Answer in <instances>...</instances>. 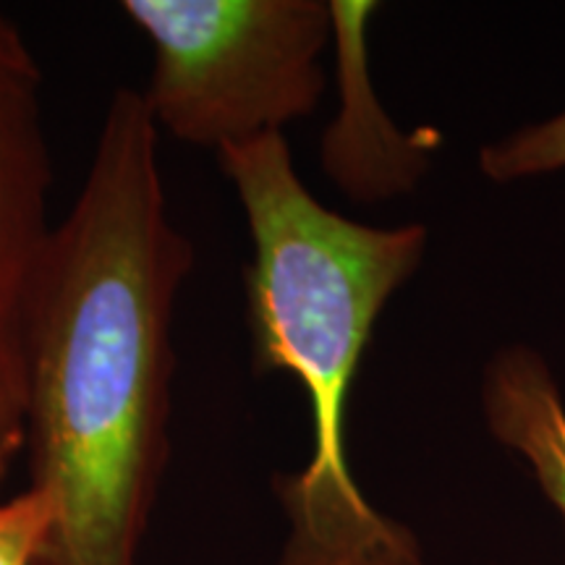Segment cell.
I'll use <instances>...</instances> for the list:
<instances>
[{
    "instance_id": "6da1fadb",
    "label": "cell",
    "mask_w": 565,
    "mask_h": 565,
    "mask_svg": "<svg viewBox=\"0 0 565 565\" xmlns=\"http://www.w3.org/2000/svg\"><path fill=\"white\" fill-rule=\"evenodd\" d=\"M192 265L160 134L141 92L116 89L26 330L24 450L53 508L42 565H137L168 461L173 315Z\"/></svg>"
},
{
    "instance_id": "7a4b0ae2",
    "label": "cell",
    "mask_w": 565,
    "mask_h": 565,
    "mask_svg": "<svg viewBox=\"0 0 565 565\" xmlns=\"http://www.w3.org/2000/svg\"><path fill=\"white\" fill-rule=\"evenodd\" d=\"M217 158L252 236V364L291 374L312 412V461L275 479L291 524L280 565H422L416 536L374 511L353 482L345 408L374 322L419 267L427 233L372 228L324 207L301 183L282 134Z\"/></svg>"
},
{
    "instance_id": "3957f363",
    "label": "cell",
    "mask_w": 565,
    "mask_h": 565,
    "mask_svg": "<svg viewBox=\"0 0 565 565\" xmlns=\"http://www.w3.org/2000/svg\"><path fill=\"white\" fill-rule=\"evenodd\" d=\"M121 13L152 45L141 100L160 137L221 152L282 134L320 103L330 3L126 0Z\"/></svg>"
},
{
    "instance_id": "277c9868",
    "label": "cell",
    "mask_w": 565,
    "mask_h": 565,
    "mask_svg": "<svg viewBox=\"0 0 565 565\" xmlns=\"http://www.w3.org/2000/svg\"><path fill=\"white\" fill-rule=\"evenodd\" d=\"M42 68L0 13V482L24 450V359L51 223V147Z\"/></svg>"
},
{
    "instance_id": "5b68a950",
    "label": "cell",
    "mask_w": 565,
    "mask_h": 565,
    "mask_svg": "<svg viewBox=\"0 0 565 565\" xmlns=\"http://www.w3.org/2000/svg\"><path fill=\"white\" fill-rule=\"evenodd\" d=\"M377 6L364 0L330 3L341 113L322 139V166L330 181L359 202H383L414 186L429 162L419 134L395 131L366 76L364 26Z\"/></svg>"
},
{
    "instance_id": "8992f818",
    "label": "cell",
    "mask_w": 565,
    "mask_h": 565,
    "mask_svg": "<svg viewBox=\"0 0 565 565\" xmlns=\"http://www.w3.org/2000/svg\"><path fill=\"white\" fill-rule=\"evenodd\" d=\"M482 401L492 435L532 463L565 519V406L545 359L526 345L500 351L484 372Z\"/></svg>"
},
{
    "instance_id": "52a82bcc",
    "label": "cell",
    "mask_w": 565,
    "mask_h": 565,
    "mask_svg": "<svg viewBox=\"0 0 565 565\" xmlns=\"http://www.w3.org/2000/svg\"><path fill=\"white\" fill-rule=\"evenodd\" d=\"M479 168L492 181L529 179L565 168V110L545 124L529 126L503 141L484 147Z\"/></svg>"
},
{
    "instance_id": "ba28073f",
    "label": "cell",
    "mask_w": 565,
    "mask_h": 565,
    "mask_svg": "<svg viewBox=\"0 0 565 565\" xmlns=\"http://www.w3.org/2000/svg\"><path fill=\"white\" fill-rule=\"evenodd\" d=\"M53 529V508L42 492L0 500V565H42Z\"/></svg>"
}]
</instances>
